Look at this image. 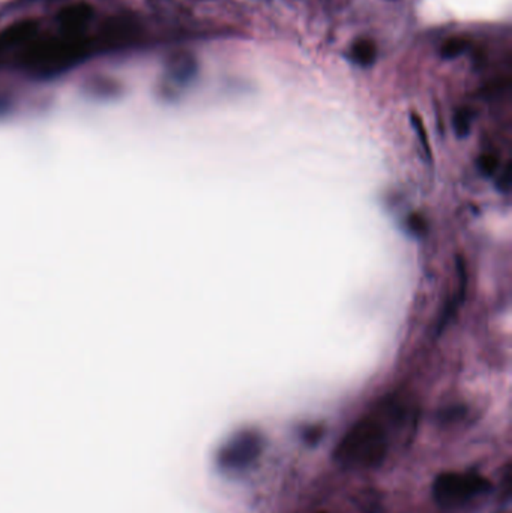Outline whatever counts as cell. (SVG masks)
<instances>
[{"label": "cell", "instance_id": "obj_1", "mask_svg": "<svg viewBox=\"0 0 512 513\" xmlns=\"http://www.w3.org/2000/svg\"><path fill=\"white\" fill-rule=\"evenodd\" d=\"M386 452L388 441L380 423L374 419H362L344 436L335 456L347 467L373 468L383 462Z\"/></svg>", "mask_w": 512, "mask_h": 513}, {"label": "cell", "instance_id": "obj_2", "mask_svg": "<svg viewBox=\"0 0 512 513\" xmlns=\"http://www.w3.org/2000/svg\"><path fill=\"white\" fill-rule=\"evenodd\" d=\"M489 488L492 483L478 473L448 472L436 477L433 483V497L442 507H455L487 493Z\"/></svg>", "mask_w": 512, "mask_h": 513}, {"label": "cell", "instance_id": "obj_3", "mask_svg": "<svg viewBox=\"0 0 512 513\" xmlns=\"http://www.w3.org/2000/svg\"><path fill=\"white\" fill-rule=\"evenodd\" d=\"M264 448L262 434L243 429L231 436L218 452V464L229 472H243L260 458Z\"/></svg>", "mask_w": 512, "mask_h": 513}, {"label": "cell", "instance_id": "obj_4", "mask_svg": "<svg viewBox=\"0 0 512 513\" xmlns=\"http://www.w3.org/2000/svg\"><path fill=\"white\" fill-rule=\"evenodd\" d=\"M350 59L361 66H370L377 59L376 42L370 38L356 39L350 47Z\"/></svg>", "mask_w": 512, "mask_h": 513}, {"label": "cell", "instance_id": "obj_5", "mask_svg": "<svg viewBox=\"0 0 512 513\" xmlns=\"http://www.w3.org/2000/svg\"><path fill=\"white\" fill-rule=\"evenodd\" d=\"M469 46H471L469 38H466L463 35L451 37L442 44L440 56L443 59H455V58H459L460 54H463L467 48H469Z\"/></svg>", "mask_w": 512, "mask_h": 513}, {"label": "cell", "instance_id": "obj_6", "mask_svg": "<svg viewBox=\"0 0 512 513\" xmlns=\"http://www.w3.org/2000/svg\"><path fill=\"white\" fill-rule=\"evenodd\" d=\"M473 115L469 108H461L459 110L457 113L454 116V126L455 131H457L460 136H466L467 132L471 129V124H472Z\"/></svg>", "mask_w": 512, "mask_h": 513}, {"label": "cell", "instance_id": "obj_7", "mask_svg": "<svg viewBox=\"0 0 512 513\" xmlns=\"http://www.w3.org/2000/svg\"><path fill=\"white\" fill-rule=\"evenodd\" d=\"M497 158L493 155H484L482 158L480 160V170L484 174H493L497 170Z\"/></svg>", "mask_w": 512, "mask_h": 513}]
</instances>
